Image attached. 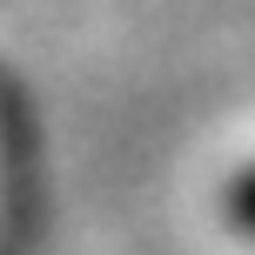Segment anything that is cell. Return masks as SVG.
Returning <instances> with one entry per match:
<instances>
[{
    "label": "cell",
    "mask_w": 255,
    "mask_h": 255,
    "mask_svg": "<svg viewBox=\"0 0 255 255\" xmlns=\"http://www.w3.org/2000/svg\"><path fill=\"white\" fill-rule=\"evenodd\" d=\"M235 222H242V229H255V175L235 188Z\"/></svg>",
    "instance_id": "cell-1"
}]
</instances>
